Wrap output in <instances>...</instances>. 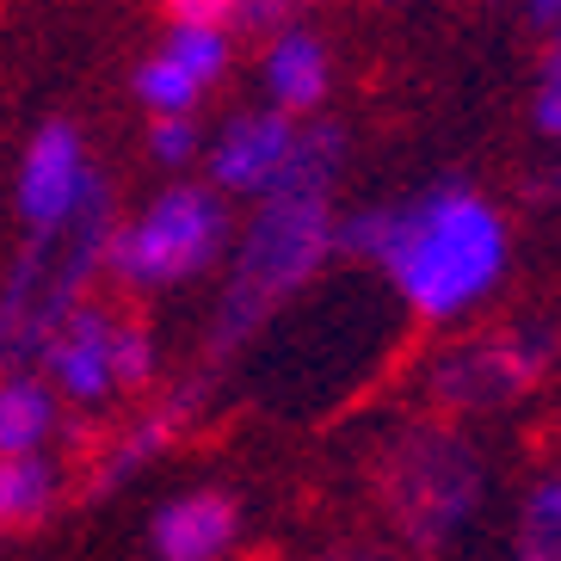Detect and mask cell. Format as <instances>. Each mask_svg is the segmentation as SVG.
Returning a JSON list of instances; mask_svg holds the SVG:
<instances>
[{
  "instance_id": "obj_15",
  "label": "cell",
  "mask_w": 561,
  "mask_h": 561,
  "mask_svg": "<svg viewBox=\"0 0 561 561\" xmlns=\"http://www.w3.org/2000/svg\"><path fill=\"white\" fill-rule=\"evenodd\" d=\"M512 561H561V469L537 481L525 494V506H518Z\"/></svg>"
},
{
  "instance_id": "obj_9",
  "label": "cell",
  "mask_w": 561,
  "mask_h": 561,
  "mask_svg": "<svg viewBox=\"0 0 561 561\" xmlns=\"http://www.w3.org/2000/svg\"><path fill=\"white\" fill-rule=\"evenodd\" d=\"M87 173L81 167V136L68 130V124H50V130H37L32 154H25V173H19V210L32 229H50L62 222L87 192Z\"/></svg>"
},
{
  "instance_id": "obj_1",
  "label": "cell",
  "mask_w": 561,
  "mask_h": 561,
  "mask_svg": "<svg viewBox=\"0 0 561 561\" xmlns=\"http://www.w3.org/2000/svg\"><path fill=\"white\" fill-rule=\"evenodd\" d=\"M333 241H346L358 260H377L401 297L432 321L476 309L506 272V222L462 185L426 192L401 210H364L346 229H333Z\"/></svg>"
},
{
  "instance_id": "obj_2",
  "label": "cell",
  "mask_w": 561,
  "mask_h": 561,
  "mask_svg": "<svg viewBox=\"0 0 561 561\" xmlns=\"http://www.w3.org/2000/svg\"><path fill=\"white\" fill-rule=\"evenodd\" d=\"M105 248H112V192L105 180H87L81 204L50 229H32L25 253L0 284V364L7 370L44 358L62 314L87 302V284L105 265Z\"/></svg>"
},
{
  "instance_id": "obj_19",
  "label": "cell",
  "mask_w": 561,
  "mask_h": 561,
  "mask_svg": "<svg viewBox=\"0 0 561 561\" xmlns=\"http://www.w3.org/2000/svg\"><path fill=\"white\" fill-rule=\"evenodd\" d=\"M154 7H161L173 25H210V32L222 25V19L241 13V0H154Z\"/></svg>"
},
{
  "instance_id": "obj_22",
  "label": "cell",
  "mask_w": 561,
  "mask_h": 561,
  "mask_svg": "<svg viewBox=\"0 0 561 561\" xmlns=\"http://www.w3.org/2000/svg\"><path fill=\"white\" fill-rule=\"evenodd\" d=\"M530 7H537L543 19H549V13H561V0H530Z\"/></svg>"
},
{
  "instance_id": "obj_7",
  "label": "cell",
  "mask_w": 561,
  "mask_h": 561,
  "mask_svg": "<svg viewBox=\"0 0 561 561\" xmlns=\"http://www.w3.org/2000/svg\"><path fill=\"white\" fill-rule=\"evenodd\" d=\"M241 537V506L222 488H185L149 525L154 561H222Z\"/></svg>"
},
{
  "instance_id": "obj_3",
  "label": "cell",
  "mask_w": 561,
  "mask_h": 561,
  "mask_svg": "<svg viewBox=\"0 0 561 561\" xmlns=\"http://www.w3.org/2000/svg\"><path fill=\"white\" fill-rule=\"evenodd\" d=\"M260 216H253L248 241H241V260H234V278L216 302V328H210V358H229L234 346H248L253 333L272 321L290 290L321 272L333 248V210L328 192H309V185H272L260 192Z\"/></svg>"
},
{
  "instance_id": "obj_5",
  "label": "cell",
  "mask_w": 561,
  "mask_h": 561,
  "mask_svg": "<svg viewBox=\"0 0 561 561\" xmlns=\"http://www.w3.org/2000/svg\"><path fill=\"white\" fill-rule=\"evenodd\" d=\"M229 234V216H222V198L204 192V185H173L142 210V222L117 234L112 229V248H105V265L130 290H161V284H180L192 272L216 260Z\"/></svg>"
},
{
  "instance_id": "obj_21",
  "label": "cell",
  "mask_w": 561,
  "mask_h": 561,
  "mask_svg": "<svg viewBox=\"0 0 561 561\" xmlns=\"http://www.w3.org/2000/svg\"><path fill=\"white\" fill-rule=\"evenodd\" d=\"M537 124H543L549 136H561V44H556V56H549L543 93H537Z\"/></svg>"
},
{
  "instance_id": "obj_12",
  "label": "cell",
  "mask_w": 561,
  "mask_h": 561,
  "mask_svg": "<svg viewBox=\"0 0 561 561\" xmlns=\"http://www.w3.org/2000/svg\"><path fill=\"white\" fill-rule=\"evenodd\" d=\"M56 432V396L37 377H0V457H37Z\"/></svg>"
},
{
  "instance_id": "obj_20",
  "label": "cell",
  "mask_w": 561,
  "mask_h": 561,
  "mask_svg": "<svg viewBox=\"0 0 561 561\" xmlns=\"http://www.w3.org/2000/svg\"><path fill=\"white\" fill-rule=\"evenodd\" d=\"M149 142H154V154H161V161H185V154H192V142H198V130L173 112V117H161V124H154Z\"/></svg>"
},
{
  "instance_id": "obj_11",
  "label": "cell",
  "mask_w": 561,
  "mask_h": 561,
  "mask_svg": "<svg viewBox=\"0 0 561 561\" xmlns=\"http://www.w3.org/2000/svg\"><path fill=\"white\" fill-rule=\"evenodd\" d=\"M192 401H198V389H173V396L161 401V408H149L142 420H136L117 445H105L100 457V488H117L124 476H136L142 462L154 457V450H167L173 438H180V426L192 420Z\"/></svg>"
},
{
  "instance_id": "obj_14",
  "label": "cell",
  "mask_w": 561,
  "mask_h": 561,
  "mask_svg": "<svg viewBox=\"0 0 561 561\" xmlns=\"http://www.w3.org/2000/svg\"><path fill=\"white\" fill-rule=\"evenodd\" d=\"M265 75H272V93H278L284 112H302V105H314L321 87H328V56H321V44H314L309 32H284L278 44H272Z\"/></svg>"
},
{
  "instance_id": "obj_4",
  "label": "cell",
  "mask_w": 561,
  "mask_h": 561,
  "mask_svg": "<svg viewBox=\"0 0 561 561\" xmlns=\"http://www.w3.org/2000/svg\"><path fill=\"white\" fill-rule=\"evenodd\" d=\"M377 488H382V506H389L401 537L420 549H438L476 518L488 476H481L476 445L457 426L420 420V426H401L382 445Z\"/></svg>"
},
{
  "instance_id": "obj_16",
  "label": "cell",
  "mask_w": 561,
  "mask_h": 561,
  "mask_svg": "<svg viewBox=\"0 0 561 561\" xmlns=\"http://www.w3.org/2000/svg\"><path fill=\"white\" fill-rule=\"evenodd\" d=\"M112 370H117V396L142 389L154 377V340L136 314H112Z\"/></svg>"
},
{
  "instance_id": "obj_6",
  "label": "cell",
  "mask_w": 561,
  "mask_h": 561,
  "mask_svg": "<svg viewBox=\"0 0 561 561\" xmlns=\"http://www.w3.org/2000/svg\"><path fill=\"white\" fill-rule=\"evenodd\" d=\"M549 352H556L549 333H481L432 364V401L445 413L506 408L549 370Z\"/></svg>"
},
{
  "instance_id": "obj_10",
  "label": "cell",
  "mask_w": 561,
  "mask_h": 561,
  "mask_svg": "<svg viewBox=\"0 0 561 561\" xmlns=\"http://www.w3.org/2000/svg\"><path fill=\"white\" fill-rule=\"evenodd\" d=\"M290 136L297 124L278 112H260V117H241L222 142H216V185H229V192H265V185L278 180L284 154H290Z\"/></svg>"
},
{
  "instance_id": "obj_8",
  "label": "cell",
  "mask_w": 561,
  "mask_h": 561,
  "mask_svg": "<svg viewBox=\"0 0 561 561\" xmlns=\"http://www.w3.org/2000/svg\"><path fill=\"white\" fill-rule=\"evenodd\" d=\"M50 364L56 389H62L68 401H105L117 396V370H112V314L100 309V302H75V309L62 314V328L50 333V346H44V358Z\"/></svg>"
},
{
  "instance_id": "obj_18",
  "label": "cell",
  "mask_w": 561,
  "mask_h": 561,
  "mask_svg": "<svg viewBox=\"0 0 561 561\" xmlns=\"http://www.w3.org/2000/svg\"><path fill=\"white\" fill-rule=\"evenodd\" d=\"M136 93H142L149 105H161V112L173 117V112H185V105L198 100V81H192V75H185L180 62H167V56H154V62L142 68V75H136Z\"/></svg>"
},
{
  "instance_id": "obj_13",
  "label": "cell",
  "mask_w": 561,
  "mask_h": 561,
  "mask_svg": "<svg viewBox=\"0 0 561 561\" xmlns=\"http://www.w3.org/2000/svg\"><path fill=\"white\" fill-rule=\"evenodd\" d=\"M56 506V469L44 457H0V543L44 525Z\"/></svg>"
},
{
  "instance_id": "obj_17",
  "label": "cell",
  "mask_w": 561,
  "mask_h": 561,
  "mask_svg": "<svg viewBox=\"0 0 561 561\" xmlns=\"http://www.w3.org/2000/svg\"><path fill=\"white\" fill-rule=\"evenodd\" d=\"M167 62H180L185 75H192V81H216V75H222V62H229V44H222V37L210 32V25H180V32H173V44H167Z\"/></svg>"
}]
</instances>
